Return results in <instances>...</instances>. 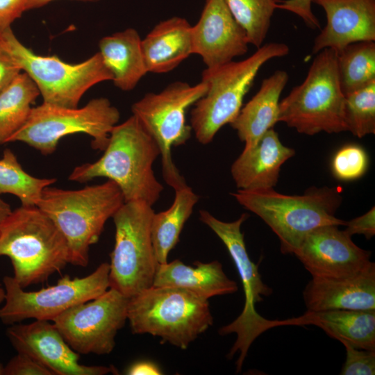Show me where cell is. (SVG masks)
I'll use <instances>...</instances> for the list:
<instances>
[{
    "label": "cell",
    "mask_w": 375,
    "mask_h": 375,
    "mask_svg": "<svg viewBox=\"0 0 375 375\" xmlns=\"http://www.w3.org/2000/svg\"><path fill=\"white\" fill-rule=\"evenodd\" d=\"M343 345L346 350V359L340 374H375V351L356 349L347 344Z\"/></svg>",
    "instance_id": "cell-33"
},
{
    "label": "cell",
    "mask_w": 375,
    "mask_h": 375,
    "mask_svg": "<svg viewBox=\"0 0 375 375\" xmlns=\"http://www.w3.org/2000/svg\"><path fill=\"white\" fill-rule=\"evenodd\" d=\"M56 178H37L28 174L13 151L7 148L0 158V196L17 197L22 206H37L43 190L56 182Z\"/></svg>",
    "instance_id": "cell-29"
},
{
    "label": "cell",
    "mask_w": 375,
    "mask_h": 375,
    "mask_svg": "<svg viewBox=\"0 0 375 375\" xmlns=\"http://www.w3.org/2000/svg\"><path fill=\"white\" fill-rule=\"evenodd\" d=\"M0 46L35 83L43 103L76 108L90 88L112 80L99 52L75 64L54 56L38 55L17 38L11 27L0 31Z\"/></svg>",
    "instance_id": "cell-8"
},
{
    "label": "cell",
    "mask_w": 375,
    "mask_h": 375,
    "mask_svg": "<svg viewBox=\"0 0 375 375\" xmlns=\"http://www.w3.org/2000/svg\"><path fill=\"white\" fill-rule=\"evenodd\" d=\"M231 195L269 226L278 238L283 254H294L314 229L346 223L335 217L342 197L339 188L333 187H311L301 195L281 194L274 188L238 190Z\"/></svg>",
    "instance_id": "cell-2"
},
{
    "label": "cell",
    "mask_w": 375,
    "mask_h": 375,
    "mask_svg": "<svg viewBox=\"0 0 375 375\" xmlns=\"http://www.w3.org/2000/svg\"><path fill=\"white\" fill-rule=\"evenodd\" d=\"M368 162V156L362 147L354 144H347L334 155L331 169L338 179L353 181L366 172Z\"/></svg>",
    "instance_id": "cell-32"
},
{
    "label": "cell",
    "mask_w": 375,
    "mask_h": 375,
    "mask_svg": "<svg viewBox=\"0 0 375 375\" xmlns=\"http://www.w3.org/2000/svg\"><path fill=\"white\" fill-rule=\"evenodd\" d=\"M127 320L133 334H150L186 349L212 325L208 299L176 287H154L129 297Z\"/></svg>",
    "instance_id": "cell-5"
},
{
    "label": "cell",
    "mask_w": 375,
    "mask_h": 375,
    "mask_svg": "<svg viewBox=\"0 0 375 375\" xmlns=\"http://www.w3.org/2000/svg\"><path fill=\"white\" fill-rule=\"evenodd\" d=\"M294 154V150L283 145L278 133L270 128L254 146L244 148L231 166L233 179L239 190L273 189L281 166Z\"/></svg>",
    "instance_id": "cell-20"
},
{
    "label": "cell",
    "mask_w": 375,
    "mask_h": 375,
    "mask_svg": "<svg viewBox=\"0 0 375 375\" xmlns=\"http://www.w3.org/2000/svg\"><path fill=\"white\" fill-rule=\"evenodd\" d=\"M249 215L243 213L233 222L218 219L206 210L199 211V219L207 225L226 246L240 277L244 292V305L240 315L231 323L219 328L222 335L235 333L237 338L227 357L231 358L237 352L236 372L241 371L244 360L252 342L267 330L269 319L256 310V303L269 296L272 289L262 280L256 265L247 253L241 226Z\"/></svg>",
    "instance_id": "cell-12"
},
{
    "label": "cell",
    "mask_w": 375,
    "mask_h": 375,
    "mask_svg": "<svg viewBox=\"0 0 375 375\" xmlns=\"http://www.w3.org/2000/svg\"><path fill=\"white\" fill-rule=\"evenodd\" d=\"M1 256L10 258L22 288L46 281L69 263L65 237L37 206H21L1 223Z\"/></svg>",
    "instance_id": "cell-3"
},
{
    "label": "cell",
    "mask_w": 375,
    "mask_h": 375,
    "mask_svg": "<svg viewBox=\"0 0 375 375\" xmlns=\"http://www.w3.org/2000/svg\"><path fill=\"white\" fill-rule=\"evenodd\" d=\"M311 4L312 0H284L278 1L277 8L294 13L312 29L320 28V23L312 11Z\"/></svg>",
    "instance_id": "cell-35"
},
{
    "label": "cell",
    "mask_w": 375,
    "mask_h": 375,
    "mask_svg": "<svg viewBox=\"0 0 375 375\" xmlns=\"http://www.w3.org/2000/svg\"><path fill=\"white\" fill-rule=\"evenodd\" d=\"M207 90L203 81L194 85L175 81L158 93L146 94L132 105L133 115L160 149L163 178L174 190L187 183L173 161L172 147L182 145L190 139L192 130L186 123V110Z\"/></svg>",
    "instance_id": "cell-11"
},
{
    "label": "cell",
    "mask_w": 375,
    "mask_h": 375,
    "mask_svg": "<svg viewBox=\"0 0 375 375\" xmlns=\"http://www.w3.org/2000/svg\"><path fill=\"white\" fill-rule=\"evenodd\" d=\"M40 94L38 87L25 72L19 74L0 92V144L8 143L25 124L31 105Z\"/></svg>",
    "instance_id": "cell-27"
},
{
    "label": "cell",
    "mask_w": 375,
    "mask_h": 375,
    "mask_svg": "<svg viewBox=\"0 0 375 375\" xmlns=\"http://www.w3.org/2000/svg\"><path fill=\"white\" fill-rule=\"evenodd\" d=\"M337 56L329 48L317 53L304 81L279 102L278 122L308 135L347 131Z\"/></svg>",
    "instance_id": "cell-7"
},
{
    "label": "cell",
    "mask_w": 375,
    "mask_h": 375,
    "mask_svg": "<svg viewBox=\"0 0 375 375\" xmlns=\"http://www.w3.org/2000/svg\"><path fill=\"white\" fill-rule=\"evenodd\" d=\"M109 271V263L102 262L86 276L65 275L53 285L31 292L25 291L13 276H6L0 321L6 325L28 319L52 322L69 308L105 292L110 288Z\"/></svg>",
    "instance_id": "cell-13"
},
{
    "label": "cell",
    "mask_w": 375,
    "mask_h": 375,
    "mask_svg": "<svg viewBox=\"0 0 375 375\" xmlns=\"http://www.w3.org/2000/svg\"><path fill=\"white\" fill-rule=\"evenodd\" d=\"M50 186L43 190L37 206L65 237L69 263L85 267L90 246L99 241L107 220L125 202L122 192L110 180L74 190Z\"/></svg>",
    "instance_id": "cell-4"
},
{
    "label": "cell",
    "mask_w": 375,
    "mask_h": 375,
    "mask_svg": "<svg viewBox=\"0 0 375 375\" xmlns=\"http://www.w3.org/2000/svg\"><path fill=\"white\" fill-rule=\"evenodd\" d=\"M294 255L312 278L317 279L351 276L372 262L371 252L358 247L336 225L322 226L310 232Z\"/></svg>",
    "instance_id": "cell-15"
},
{
    "label": "cell",
    "mask_w": 375,
    "mask_h": 375,
    "mask_svg": "<svg viewBox=\"0 0 375 375\" xmlns=\"http://www.w3.org/2000/svg\"><path fill=\"white\" fill-rule=\"evenodd\" d=\"M3 367L4 366L0 362V375H3Z\"/></svg>",
    "instance_id": "cell-43"
},
{
    "label": "cell",
    "mask_w": 375,
    "mask_h": 375,
    "mask_svg": "<svg viewBox=\"0 0 375 375\" xmlns=\"http://www.w3.org/2000/svg\"><path fill=\"white\" fill-rule=\"evenodd\" d=\"M231 13L246 31L249 44L260 48L277 8V0H224Z\"/></svg>",
    "instance_id": "cell-30"
},
{
    "label": "cell",
    "mask_w": 375,
    "mask_h": 375,
    "mask_svg": "<svg viewBox=\"0 0 375 375\" xmlns=\"http://www.w3.org/2000/svg\"><path fill=\"white\" fill-rule=\"evenodd\" d=\"M303 297L307 310H375V263L339 279L312 278Z\"/></svg>",
    "instance_id": "cell-19"
},
{
    "label": "cell",
    "mask_w": 375,
    "mask_h": 375,
    "mask_svg": "<svg viewBox=\"0 0 375 375\" xmlns=\"http://www.w3.org/2000/svg\"><path fill=\"white\" fill-rule=\"evenodd\" d=\"M347 131L362 138L375 133V81L345 95Z\"/></svg>",
    "instance_id": "cell-31"
},
{
    "label": "cell",
    "mask_w": 375,
    "mask_h": 375,
    "mask_svg": "<svg viewBox=\"0 0 375 375\" xmlns=\"http://www.w3.org/2000/svg\"><path fill=\"white\" fill-rule=\"evenodd\" d=\"M21 72L20 67L0 46V92L10 85Z\"/></svg>",
    "instance_id": "cell-38"
},
{
    "label": "cell",
    "mask_w": 375,
    "mask_h": 375,
    "mask_svg": "<svg viewBox=\"0 0 375 375\" xmlns=\"http://www.w3.org/2000/svg\"><path fill=\"white\" fill-rule=\"evenodd\" d=\"M154 212L146 202L131 201L124 202L112 217L115 235L110 288L128 298L153 285L158 265L151 233Z\"/></svg>",
    "instance_id": "cell-10"
},
{
    "label": "cell",
    "mask_w": 375,
    "mask_h": 375,
    "mask_svg": "<svg viewBox=\"0 0 375 375\" xmlns=\"http://www.w3.org/2000/svg\"><path fill=\"white\" fill-rule=\"evenodd\" d=\"M35 320L16 323L6 330V335L17 352L26 353L47 367L53 375L117 374L114 366L85 365L80 354L63 338L53 322Z\"/></svg>",
    "instance_id": "cell-16"
},
{
    "label": "cell",
    "mask_w": 375,
    "mask_h": 375,
    "mask_svg": "<svg viewBox=\"0 0 375 375\" xmlns=\"http://www.w3.org/2000/svg\"><path fill=\"white\" fill-rule=\"evenodd\" d=\"M119 118L118 109L105 97L93 99L81 108L42 103L32 108L25 124L8 143L22 142L47 156L65 136L85 133L92 138L94 149L103 151Z\"/></svg>",
    "instance_id": "cell-9"
},
{
    "label": "cell",
    "mask_w": 375,
    "mask_h": 375,
    "mask_svg": "<svg viewBox=\"0 0 375 375\" xmlns=\"http://www.w3.org/2000/svg\"><path fill=\"white\" fill-rule=\"evenodd\" d=\"M129 375H159L160 368L154 362L147 360L135 362L128 367L126 372Z\"/></svg>",
    "instance_id": "cell-39"
},
{
    "label": "cell",
    "mask_w": 375,
    "mask_h": 375,
    "mask_svg": "<svg viewBox=\"0 0 375 375\" xmlns=\"http://www.w3.org/2000/svg\"><path fill=\"white\" fill-rule=\"evenodd\" d=\"M338 71L344 95L375 81V42L350 44L338 53Z\"/></svg>",
    "instance_id": "cell-28"
},
{
    "label": "cell",
    "mask_w": 375,
    "mask_h": 375,
    "mask_svg": "<svg viewBox=\"0 0 375 375\" xmlns=\"http://www.w3.org/2000/svg\"><path fill=\"white\" fill-rule=\"evenodd\" d=\"M290 325H315L342 344L375 351V310H307L298 317L269 320L268 329Z\"/></svg>",
    "instance_id": "cell-21"
},
{
    "label": "cell",
    "mask_w": 375,
    "mask_h": 375,
    "mask_svg": "<svg viewBox=\"0 0 375 375\" xmlns=\"http://www.w3.org/2000/svg\"><path fill=\"white\" fill-rule=\"evenodd\" d=\"M326 12V24L315 38L312 49H324L337 53L347 45L375 41V0H312Z\"/></svg>",
    "instance_id": "cell-18"
},
{
    "label": "cell",
    "mask_w": 375,
    "mask_h": 375,
    "mask_svg": "<svg viewBox=\"0 0 375 375\" xmlns=\"http://www.w3.org/2000/svg\"><path fill=\"white\" fill-rule=\"evenodd\" d=\"M11 212L12 209L9 203L3 200L0 196V225Z\"/></svg>",
    "instance_id": "cell-41"
},
{
    "label": "cell",
    "mask_w": 375,
    "mask_h": 375,
    "mask_svg": "<svg viewBox=\"0 0 375 375\" xmlns=\"http://www.w3.org/2000/svg\"><path fill=\"white\" fill-rule=\"evenodd\" d=\"M172 205L166 210L154 212L151 240L158 264L167 262L169 253L177 244L185 223L193 212L199 197L187 184L174 189Z\"/></svg>",
    "instance_id": "cell-26"
},
{
    "label": "cell",
    "mask_w": 375,
    "mask_h": 375,
    "mask_svg": "<svg viewBox=\"0 0 375 375\" xmlns=\"http://www.w3.org/2000/svg\"><path fill=\"white\" fill-rule=\"evenodd\" d=\"M244 29L235 20L224 0H206L199 21L192 26V53L201 56L212 69L248 51Z\"/></svg>",
    "instance_id": "cell-17"
},
{
    "label": "cell",
    "mask_w": 375,
    "mask_h": 375,
    "mask_svg": "<svg viewBox=\"0 0 375 375\" xmlns=\"http://www.w3.org/2000/svg\"><path fill=\"white\" fill-rule=\"evenodd\" d=\"M5 299V290L4 288L0 283V303L4 301Z\"/></svg>",
    "instance_id": "cell-42"
},
{
    "label": "cell",
    "mask_w": 375,
    "mask_h": 375,
    "mask_svg": "<svg viewBox=\"0 0 375 375\" xmlns=\"http://www.w3.org/2000/svg\"><path fill=\"white\" fill-rule=\"evenodd\" d=\"M129 298L109 288L101 295L63 312L52 322L65 340L81 354L108 355L127 320Z\"/></svg>",
    "instance_id": "cell-14"
},
{
    "label": "cell",
    "mask_w": 375,
    "mask_h": 375,
    "mask_svg": "<svg viewBox=\"0 0 375 375\" xmlns=\"http://www.w3.org/2000/svg\"><path fill=\"white\" fill-rule=\"evenodd\" d=\"M55 1V0H27L25 10H28L31 9L35 8H39L40 7H42L49 3ZM78 1H95L98 0H78Z\"/></svg>",
    "instance_id": "cell-40"
},
{
    "label": "cell",
    "mask_w": 375,
    "mask_h": 375,
    "mask_svg": "<svg viewBox=\"0 0 375 375\" xmlns=\"http://www.w3.org/2000/svg\"><path fill=\"white\" fill-rule=\"evenodd\" d=\"M344 230L349 236L363 235L369 240L375 235V208L373 206L367 212L346 222Z\"/></svg>",
    "instance_id": "cell-36"
},
{
    "label": "cell",
    "mask_w": 375,
    "mask_h": 375,
    "mask_svg": "<svg viewBox=\"0 0 375 375\" xmlns=\"http://www.w3.org/2000/svg\"><path fill=\"white\" fill-rule=\"evenodd\" d=\"M99 53L112 75L114 85L123 91L133 90L148 72L142 39L134 28H127L102 38Z\"/></svg>",
    "instance_id": "cell-25"
},
{
    "label": "cell",
    "mask_w": 375,
    "mask_h": 375,
    "mask_svg": "<svg viewBox=\"0 0 375 375\" xmlns=\"http://www.w3.org/2000/svg\"><path fill=\"white\" fill-rule=\"evenodd\" d=\"M103 151L97 161L76 166L69 180L85 183L104 177L118 185L125 202L143 201L152 206L159 199L164 188L152 167L160 151L135 116L114 126Z\"/></svg>",
    "instance_id": "cell-1"
},
{
    "label": "cell",
    "mask_w": 375,
    "mask_h": 375,
    "mask_svg": "<svg viewBox=\"0 0 375 375\" xmlns=\"http://www.w3.org/2000/svg\"><path fill=\"white\" fill-rule=\"evenodd\" d=\"M288 78L287 72L281 69L265 78L258 92L230 124L244 142V148L254 146L278 122L279 98Z\"/></svg>",
    "instance_id": "cell-23"
},
{
    "label": "cell",
    "mask_w": 375,
    "mask_h": 375,
    "mask_svg": "<svg viewBox=\"0 0 375 375\" xmlns=\"http://www.w3.org/2000/svg\"><path fill=\"white\" fill-rule=\"evenodd\" d=\"M289 51L284 43L270 42L243 60L203 70L201 81L207 83L208 90L194 104L190 115V126L199 143L211 142L222 127L234 121L260 68L269 60L288 55Z\"/></svg>",
    "instance_id": "cell-6"
},
{
    "label": "cell",
    "mask_w": 375,
    "mask_h": 375,
    "mask_svg": "<svg viewBox=\"0 0 375 375\" xmlns=\"http://www.w3.org/2000/svg\"><path fill=\"white\" fill-rule=\"evenodd\" d=\"M142 49L148 72H169L192 54V26L179 17L163 20L142 40Z\"/></svg>",
    "instance_id": "cell-24"
},
{
    "label": "cell",
    "mask_w": 375,
    "mask_h": 375,
    "mask_svg": "<svg viewBox=\"0 0 375 375\" xmlns=\"http://www.w3.org/2000/svg\"><path fill=\"white\" fill-rule=\"evenodd\" d=\"M3 375H53L44 365L31 356L18 353L4 366Z\"/></svg>",
    "instance_id": "cell-34"
},
{
    "label": "cell",
    "mask_w": 375,
    "mask_h": 375,
    "mask_svg": "<svg viewBox=\"0 0 375 375\" xmlns=\"http://www.w3.org/2000/svg\"><path fill=\"white\" fill-rule=\"evenodd\" d=\"M193 265H186L178 259L158 264L152 286L181 288L206 299L238 290L236 282L226 276L218 260H197Z\"/></svg>",
    "instance_id": "cell-22"
},
{
    "label": "cell",
    "mask_w": 375,
    "mask_h": 375,
    "mask_svg": "<svg viewBox=\"0 0 375 375\" xmlns=\"http://www.w3.org/2000/svg\"><path fill=\"white\" fill-rule=\"evenodd\" d=\"M27 0H0V31L10 27L12 23L26 11Z\"/></svg>",
    "instance_id": "cell-37"
}]
</instances>
